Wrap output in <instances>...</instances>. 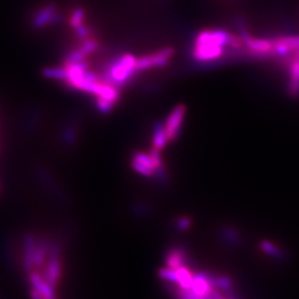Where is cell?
I'll use <instances>...</instances> for the list:
<instances>
[{
  "instance_id": "cell-1",
  "label": "cell",
  "mask_w": 299,
  "mask_h": 299,
  "mask_svg": "<svg viewBox=\"0 0 299 299\" xmlns=\"http://www.w3.org/2000/svg\"><path fill=\"white\" fill-rule=\"evenodd\" d=\"M243 46L242 37L225 30L206 29L196 36L192 54L196 61L211 62L221 58L227 48L240 50Z\"/></svg>"
},
{
  "instance_id": "cell-2",
  "label": "cell",
  "mask_w": 299,
  "mask_h": 299,
  "mask_svg": "<svg viewBox=\"0 0 299 299\" xmlns=\"http://www.w3.org/2000/svg\"><path fill=\"white\" fill-rule=\"evenodd\" d=\"M137 72V58L131 54H125L107 66L102 77L120 88L132 79Z\"/></svg>"
},
{
  "instance_id": "cell-3",
  "label": "cell",
  "mask_w": 299,
  "mask_h": 299,
  "mask_svg": "<svg viewBox=\"0 0 299 299\" xmlns=\"http://www.w3.org/2000/svg\"><path fill=\"white\" fill-rule=\"evenodd\" d=\"M173 55L174 50L172 48H164L137 58L138 71L140 72L150 69H157L166 66L170 62Z\"/></svg>"
},
{
  "instance_id": "cell-4",
  "label": "cell",
  "mask_w": 299,
  "mask_h": 299,
  "mask_svg": "<svg viewBox=\"0 0 299 299\" xmlns=\"http://www.w3.org/2000/svg\"><path fill=\"white\" fill-rule=\"evenodd\" d=\"M185 107L184 105L180 104L176 106L166 118L163 124V127L169 142L175 141L180 135L185 118Z\"/></svg>"
},
{
  "instance_id": "cell-5",
  "label": "cell",
  "mask_w": 299,
  "mask_h": 299,
  "mask_svg": "<svg viewBox=\"0 0 299 299\" xmlns=\"http://www.w3.org/2000/svg\"><path fill=\"white\" fill-rule=\"evenodd\" d=\"M244 46L252 56L257 57H273V40L255 38L251 35L243 34Z\"/></svg>"
},
{
  "instance_id": "cell-6",
  "label": "cell",
  "mask_w": 299,
  "mask_h": 299,
  "mask_svg": "<svg viewBox=\"0 0 299 299\" xmlns=\"http://www.w3.org/2000/svg\"><path fill=\"white\" fill-rule=\"evenodd\" d=\"M131 166L135 170V172L144 177H151L159 173L157 162L150 153H135L131 159Z\"/></svg>"
},
{
  "instance_id": "cell-7",
  "label": "cell",
  "mask_w": 299,
  "mask_h": 299,
  "mask_svg": "<svg viewBox=\"0 0 299 299\" xmlns=\"http://www.w3.org/2000/svg\"><path fill=\"white\" fill-rule=\"evenodd\" d=\"M288 60V94L292 97L299 96V58L290 56Z\"/></svg>"
},
{
  "instance_id": "cell-8",
  "label": "cell",
  "mask_w": 299,
  "mask_h": 299,
  "mask_svg": "<svg viewBox=\"0 0 299 299\" xmlns=\"http://www.w3.org/2000/svg\"><path fill=\"white\" fill-rule=\"evenodd\" d=\"M260 249L264 253H266L267 255L275 258L277 260L283 261L287 258V254L285 252L280 249L277 245L273 244L270 241H263L260 243Z\"/></svg>"
},
{
  "instance_id": "cell-9",
  "label": "cell",
  "mask_w": 299,
  "mask_h": 299,
  "mask_svg": "<svg viewBox=\"0 0 299 299\" xmlns=\"http://www.w3.org/2000/svg\"><path fill=\"white\" fill-rule=\"evenodd\" d=\"M169 143L167 135L165 133L163 125H159L155 127L154 135H153V147L154 149L158 151H162L166 147V145Z\"/></svg>"
},
{
  "instance_id": "cell-10",
  "label": "cell",
  "mask_w": 299,
  "mask_h": 299,
  "mask_svg": "<svg viewBox=\"0 0 299 299\" xmlns=\"http://www.w3.org/2000/svg\"><path fill=\"white\" fill-rule=\"evenodd\" d=\"M222 236H223L226 241L228 242V243H231L234 246H236L240 242L239 236L236 234V232L234 230H230V229L223 230Z\"/></svg>"
},
{
  "instance_id": "cell-11",
  "label": "cell",
  "mask_w": 299,
  "mask_h": 299,
  "mask_svg": "<svg viewBox=\"0 0 299 299\" xmlns=\"http://www.w3.org/2000/svg\"><path fill=\"white\" fill-rule=\"evenodd\" d=\"M175 227L179 231H185V230H189L191 227V219L186 217H182V218L177 219Z\"/></svg>"
}]
</instances>
